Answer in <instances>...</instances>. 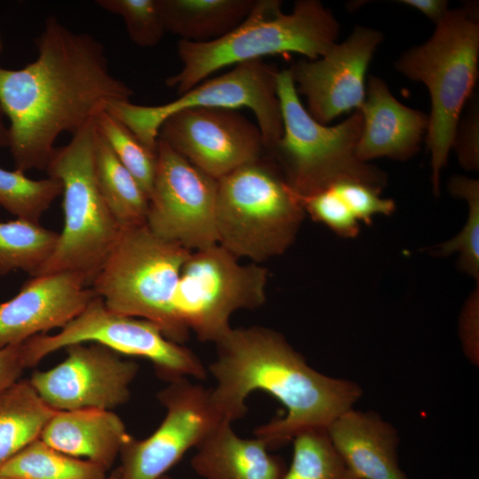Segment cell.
Here are the masks:
<instances>
[{
  "label": "cell",
  "instance_id": "obj_1",
  "mask_svg": "<svg viewBox=\"0 0 479 479\" xmlns=\"http://www.w3.org/2000/svg\"><path fill=\"white\" fill-rule=\"evenodd\" d=\"M37 58L20 69L0 67V106L9 121L15 169H46L55 141L72 135L133 91L110 71L104 45L48 17L35 40Z\"/></svg>",
  "mask_w": 479,
  "mask_h": 479
},
{
  "label": "cell",
  "instance_id": "obj_2",
  "mask_svg": "<svg viewBox=\"0 0 479 479\" xmlns=\"http://www.w3.org/2000/svg\"><path fill=\"white\" fill-rule=\"evenodd\" d=\"M216 345V358L207 369L216 381L212 398L226 420L233 423L243 418L247 398L257 390L285 406L283 417L255 429L269 449L305 430L326 429L362 397L358 384L318 372L272 329L231 328Z\"/></svg>",
  "mask_w": 479,
  "mask_h": 479
},
{
  "label": "cell",
  "instance_id": "obj_3",
  "mask_svg": "<svg viewBox=\"0 0 479 479\" xmlns=\"http://www.w3.org/2000/svg\"><path fill=\"white\" fill-rule=\"evenodd\" d=\"M279 0H256L248 16L232 31L210 42L179 40L180 71L165 81L181 95L217 70L264 56L299 53L317 59L337 43L340 26L318 0H300L290 13Z\"/></svg>",
  "mask_w": 479,
  "mask_h": 479
},
{
  "label": "cell",
  "instance_id": "obj_4",
  "mask_svg": "<svg viewBox=\"0 0 479 479\" xmlns=\"http://www.w3.org/2000/svg\"><path fill=\"white\" fill-rule=\"evenodd\" d=\"M478 62V9L467 4L449 10L431 37L403 53L395 65L405 77L424 83L430 95L426 143L436 195L461 112L477 82Z\"/></svg>",
  "mask_w": 479,
  "mask_h": 479
},
{
  "label": "cell",
  "instance_id": "obj_5",
  "mask_svg": "<svg viewBox=\"0 0 479 479\" xmlns=\"http://www.w3.org/2000/svg\"><path fill=\"white\" fill-rule=\"evenodd\" d=\"M304 214L274 160L261 157L217 180V241L237 258L261 262L283 254Z\"/></svg>",
  "mask_w": 479,
  "mask_h": 479
},
{
  "label": "cell",
  "instance_id": "obj_6",
  "mask_svg": "<svg viewBox=\"0 0 479 479\" xmlns=\"http://www.w3.org/2000/svg\"><path fill=\"white\" fill-rule=\"evenodd\" d=\"M277 90L283 132L268 153L299 196L342 180L383 188L386 175L357 156L362 130L359 110L334 126L317 122L302 106L288 68L279 72Z\"/></svg>",
  "mask_w": 479,
  "mask_h": 479
},
{
  "label": "cell",
  "instance_id": "obj_7",
  "mask_svg": "<svg viewBox=\"0 0 479 479\" xmlns=\"http://www.w3.org/2000/svg\"><path fill=\"white\" fill-rule=\"evenodd\" d=\"M96 119L56 147L46 167L62 185L64 226L56 247L35 276L75 272L90 285L111 253L122 227L98 185L94 151Z\"/></svg>",
  "mask_w": 479,
  "mask_h": 479
},
{
  "label": "cell",
  "instance_id": "obj_8",
  "mask_svg": "<svg viewBox=\"0 0 479 479\" xmlns=\"http://www.w3.org/2000/svg\"><path fill=\"white\" fill-rule=\"evenodd\" d=\"M191 252L155 235L146 224L123 228L90 287L111 310L149 320L182 344L173 299Z\"/></svg>",
  "mask_w": 479,
  "mask_h": 479
},
{
  "label": "cell",
  "instance_id": "obj_9",
  "mask_svg": "<svg viewBox=\"0 0 479 479\" xmlns=\"http://www.w3.org/2000/svg\"><path fill=\"white\" fill-rule=\"evenodd\" d=\"M237 259L219 244L191 252L173 299L184 342L192 333L201 342L216 343L232 328L235 311L255 310L265 302L267 270Z\"/></svg>",
  "mask_w": 479,
  "mask_h": 479
},
{
  "label": "cell",
  "instance_id": "obj_10",
  "mask_svg": "<svg viewBox=\"0 0 479 479\" xmlns=\"http://www.w3.org/2000/svg\"><path fill=\"white\" fill-rule=\"evenodd\" d=\"M93 342L118 354L149 360L157 375L171 382L192 377L205 380L208 369L198 356L168 339L153 322L108 309L96 295L75 318L54 334H37L22 343L27 368L51 353L75 343Z\"/></svg>",
  "mask_w": 479,
  "mask_h": 479
},
{
  "label": "cell",
  "instance_id": "obj_11",
  "mask_svg": "<svg viewBox=\"0 0 479 479\" xmlns=\"http://www.w3.org/2000/svg\"><path fill=\"white\" fill-rule=\"evenodd\" d=\"M279 70L262 59L237 64L231 71L194 86L159 106L116 102L106 112L125 124L148 148L156 151L158 133L171 114L193 107H247L257 121L266 152L280 138L283 122L278 96Z\"/></svg>",
  "mask_w": 479,
  "mask_h": 479
},
{
  "label": "cell",
  "instance_id": "obj_12",
  "mask_svg": "<svg viewBox=\"0 0 479 479\" xmlns=\"http://www.w3.org/2000/svg\"><path fill=\"white\" fill-rule=\"evenodd\" d=\"M157 398L165 407V417L149 436H130L124 443L117 468L120 479L160 478L220 424L229 421L216 407L210 389L187 378L169 382Z\"/></svg>",
  "mask_w": 479,
  "mask_h": 479
},
{
  "label": "cell",
  "instance_id": "obj_13",
  "mask_svg": "<svg viewBox=\"0 0 479 479\" xmlns=\"http://www.w3.org/2000/svg\"><path fill=\"white\" fill-rule=\"evenodd\" d=\"M157 164L146 225L155 235L191 251L216 244L217 180L157 141Z\"/></svg>",
  "mask_w": 479,
  "mask_h": 479
},
{
  "label": "cell",
  "instance_id": "obj_14",
  "mask_svg": "<svg viewBox=\"0 0 479 479\" xmlns=\"http://www.w3.org/2000/svg\"><path fill=\"white\" fill-rule=\"evenodd\" d=\"M158 138L216 180L266 152L258 126L231 108L178 111L162 122Z\"/></svg>",
  "mask_w": 479,
  "mask_h": 479
},
{
  "label": "cell",
  "instance_id": "obj_15",
  "mask_svg": "<svg viewBox=\"0 0 479 479\" xmlns=\"http://www.w3.org/2000/svg\"><path fill=\"white\" fill-rule=\"evenodd\" d=\"M66 358L28 380L43 401L55 411L110 410L124 404L137 376V363L93 342L75 343Z\"/></svg>",
  "mask_w": 479,
  "mask_h": 479
},
{
  "label": "cell",
  "instance_id": "obj_16",
  "mask_svg": "<svg viewBox=\"0 0 479 479\" xmlns=\"http://www.w3.org/2000/svg\"><path fill=\"white\" fill-rule=\"evenodd\" d=\"M382 40L381 32L357 26L318 59H303L290 66L295 90L306 98L313 119L326 124L360 109L365 98V74Z\"/></svg>",
  "mask_w": 479,
  "mask_h": 479
},
{
  "label": "cell",
  "instance_id": "obj_17",
  "mask_svg": "<svg viewBox=\"0 0 479 479\" xmlns=\"http://www.w3.org/2000/svg\"><path fill=\"white\" fill-rule=\"evenodd\" d=\"M95 296L87 279L79 273L33 276L15 296L0 302V349L63 327Z\"/></svg>",
  "mask_w": 479,
  "mask_h": 479
},
{
  "label": "cell",
  "instance_id": "obj_18",
  "mask_svg": "<svg viewBox=\"0 0 479 479\" xmlns=\"http://www.w3.org/2000/svg\"><path fill=\"white\" fill-rule=\"evenodd\" d=\"M359 111L362 130L357 156L361 161L380 157L406 161L419 152L428 132V114L399 102L382 79L369 78Z\"/></svg>",
  "mask_w": 479,
  "mask_h": 479
},
{
  "label": "cell",
  "instance_id": "obj_19",
  "mask_svg": "<svg viewBox=\"0 0 479 479\" xmlns=\"http://www.w3.org/2000/svg\"><path fill=\"white\" fill-rule=\"evenodd\" d=\"M326 430L358 479H410L399 466L397 430L378 413L351 408Z\"/></svg>",
  "mask_w": 479,
  "mask_h": 479
},
{
  "label": "cell",
  "instance_id": "obj_20",
  "mask_svg": "<svg viewBox=\"0 0 479 479\" xmlns=\"http://www.w3.org/2000/svg\"><path fill=\"white\" fill-rule=\"evenodd\" d=\"M129 437L125 424L116 413L99 409L56 411L40 436L51 447L106 470Z\"/></svg>",
  "mask_w": 479,
  "mask_h": 479
},
{
  "label": "cell",
  "instance_id": "obj_21",
  "mask_svg": "<svg viewBox=\"0 0 479 479\" xmlns=\"http://www.w3.org/2000/svg\"><path fill=\"white\" fill-rule=\"evenodd\" d=\"M224 421L195 449L193 471L203 479H282L287 466L259 438H244Z\"/></svg>",
  "mask_w": 479,
  "mask_h": 479
},
{
  "label": "cell",
  "instance_id": "obj_22",
  "mask_svg": "<svg viewBox=\"0 0 479 479\" xmlns=\"http://www.w3.org/2000/svg\"><path fill=\"white\" fill-rule=\"evenodd\" d=\"M256 0H159L166 32L180 40L205 43L236 28L250 13Z\"/></svg>",
  "mask_w": 479,
  "mask_h": 479
},
{
  "label": "cell",
  "instance_id": "obj_23",
  "mask_svg": "<svg viewBox=\"0 0 479 479\" xmlns=\"http://www.w3.org/2000/svg\"><path fill=\"white\" fill-rule=\"evenodd\" d=\"M56 411L29 381H18L0 392V468L41 433Z\"/></svg>",
  "mask_w": 479,
  "mask_h": 479
},
{
  "label": "cell",
  "instance_id": "obj_24",
  "mask_svg": "<svg viewBox=\"0 0 479 479\" xmlns=\"http://www.w3.org/2000/svg\"><path fill=\"white\" fill-rule=\"evenodd\" d=\"M94 167L100 192L122 229L145 224L149 199L98 128Z\"/></svg>",
  "mask_w": 479,
  "mask_h": 479
},
{
  "label": "cell",
  "instance_id": "obj_25",
  "mask_svg": "<svg viewBox=\"0 0 479 479\" xmlns=\"http://www.w3.org/2000/svg\"><path fill=\"white\" fill-rule=\"evenodd\" d=\"M106 469L94 462L65 454L40 438L9 459L0 475L11 479H106Z\"/></svg>",
  "mask_w": 479,
  "mask_h": 479
},
{
  "label": "cell",
  "instance_id": "obj_26",
  "mask_svg": "<svg viewBox=\"0 0 479 479\" xmlns=\"http://www.w3.org/2000/svg\"><path fill=\"white\" fill-rule=\"evenodd\" d=\"M59 236L36 222H0V274L21 270L35 276L54 251Z\"/></svg>",
  "mask_w": 479,
  "mask_h": 479
},
{
  "label": "cell",
  "instance_id": "obj_27",
  "mask_svg": "<svg viewBox=\"0 0 479 479\" xmlns=\"http://www.w3.org/2000/svg\"><path fill=\"white\" fill-rule=\"evenodd\" d=\"M292 442V461L282 479H358L334 449L326 429L305 430Z\"/></svg>",
  "mask_w": 479,
  "mask_h": 479
},
{
  "label": "cell",
  "instance_id": "obj_28",
  "mask_svg": "<svg viewBox=\"0 0 479 479\" xmlns=\"http://www.w3.org/2000/svg\"><path fill=\"white\" fill-rule=\"evenodd\" d=\"M60 194L62 185L57 178L31 179L20 170L0 167V206L17 218L39 223Z\"/></svg>",
  "mask_w": 479,
  "mask_h": 479
},
{
  "label": "cell",
  "instance_id": "obj_29",
  "mask_svg": "<svg viewBox=\"0 0 479 479\" xmlns=\"http://www.w3.org/2000/svg\"><path fill=\"white\" fill-rule=\"evenodd\" d=\"M96 125L118 160L149 199L156 172V151L145 145L125 124L106 111L96 117Z\"/></svg>",
  "mask_w": 479,
  "mask_h": 479
},
{
  "label": "cell",
  "instance_id": "obj_30",
  "mask_svg": "<svg viewBox=\"0 0 479 479\" xmlns=\"http://www.w3.org/2000/svg\"><path fill=\"white\" fill-rule=\"evenodd\" d=\"M450 192L464 199L468 206L467 222L458 235L435 247L438 255L459 254V267L476 281L479 279V182L462 176L452 177Z\"/></svg>",
  "mask_w": 479,
  "mask_h": 479
},
{
  "label": "cell",
  "instance_id": "obj_31",
  "mask_svg": "<svg viewBox=\"0 0 479 479\" xmlns=\"http://www.w3.org/2000/svg\"><path fill=\"white\" fill-rule=\"evenodd\" d=\"M96 4L121 16L130 38L140 47L155 46L166 32L159 0H97Z\"/></svg>",
  "mask_w": 479,
  "mask_h": 479
},
{
  "label": "cell",
  "instance_id": "obj_32",
  "mask_svg": "<svg viewBox=\"0 0 479 479\" xmlns=\"http://www.w3.org/2000/svg\"><path fill=\"white\" fill-rule=\"evenodd\" d=\"M300 199L305 213L338 235L353 238L359 232V222L330 186Z\"/></svg>",
  "mask_w": 479,
  "mask_h": 479
},
{
  "label": "cell",
  "instance_id": "obj_33",
  "mask_svg": "<svg viewBox=\"0 0 479 479\" xmlns=\"http://www.w3.org/2000/svg\"><path fill=\"white\" fill-rule=\"evenodd\" d=\"M329 186L346 203L358 222L371 224L374 216H389L395 211V202L381 196V188L356 180H342Z\"/></svg>",
  "mask_w": 479,
  "mask_h": 479
},
{
  "label": "cell",
  "instance_id": "obj_34",
  "mask_svg": "<svg viewBox=\"0 0 479 479\" xmlns=\"http://www.w3.org/2000/svg\"><path fill=\"white\" fill-rule=\"evenodd\" d=\"M452 149L455 150L459 162L465 169L478 170L479 108L475 98L458 122Z\"/></svg>",
  "mask_w": 479,
  "mask_h": 479
},
{
  "label": "cell",
  "instance_id": "obj_35",
  "mask_svg": "<svg viewBox=\"0 0 479 479\" xmlns=\"http://www.w3.org/2000/svg\"><path fill=\"white\" fill-rule=\"evenodd\" d=\"M478 287L465 304L459 322V334L465 354L475 365L478 364Z\"/></svg>",
  "mask_w": 479,
  "mask_h": 479
},
{
  "label": "cell",
  "instance_id": "obj_36",
  "mask_svg": "<svg viewBox=\"0 0 479 479\" xmlns=\"http://www.w3.org/2000/svg\"><path fill=\"white\" fill-rule=\"evenodd\" d=\"M26 368L22 343L0 349V392L18 381Z\"/></svg>",
  "mask_w": 479,
  "mask_h": 479
},
{
  "label": "cell",
  "instance_id": "obj_37",
  "mask_svg": "<svg viewBox=\"0 0 479 479\" xmlns=\"http://www.w3.org/2000/svg\"><path fill=\"white\" fill-rule=\"evenodd\" d=\"M399 3L420 12L436 25L444 18L450 10L448 2L445 0H401Z\"/></svg>",
  "mask_w": 479,
  "mask_h": 479
},
{
  "label": "cell",
  "instance_id": "obj_38",
  "mask_svg": "<svg viewBox=\"0 0 479 479\" xmlns=\"http://www.w3.org/2000/svg\"><path fill=\"white\" fill-rule=\"evenodd\" d=\"M4 116L0 106V147H8L9 145V128L4 122Z\"/></svg>",
  "mask_w": 479,
  "mask_h": 479
},
{
  "label": "cell",
  "instance_id": "obj_39",
  "mask_svg": "<svg viewBox=\"0 0 479 479\" xmlns=\"http://www.w3.org/2000/svg\"><path fill=\"white\" fill-rule=\"evenodd\" d=\"M106 479H120L118 469L114 470Z\"/></svg>",
  "mask_w": 479,
  "mask_h": 479
},
{
  "label": "cell",
  "instance_id": "obj_40",
  "mask_svg": "<svg viewBox=\"0 0 479 479\" xmlns=\"http://www.w3.org/2000/svg\"><path fill=\"white\" fill-rule=\"evenodd\" d=\"M158 479H176V478H173V477H171V476H169V475H168L166 474V475L161 476V477L158 478Z\"/></svg>",
  "mask_w": 479,
  "mask_h": 479
},
{
  "label": "cell",
  "instance_id": "obj_41",
  "mask_svg": "<svg viewBox=\"0 0 479 479\" xmlns=\"http://www.w3.org/2000/svg\"><path fill=\"white\" fill-rule=\"evenodd\" d=\"M2 48H3V44H2V38H1V35H0V52L2 51Z\"/></svg>",
  "mask_w": 479,
  "mask_h": 479
},
{
  "label": "cell",
  "instance_id": "obj_42",
  "mask_svg": "<svg viewBox=\"0 0 479 479\" xmlns=\"http://www.w3.org/2000/svg\"><path fill=\"white\" fill-rule=\"evenodd\" d=\"M0 479H11V478H8V477H5V476H3V475H0Z\"/></svg>",
  "mask_w": 479,
  "mask_h": 479
}]
</instances>
